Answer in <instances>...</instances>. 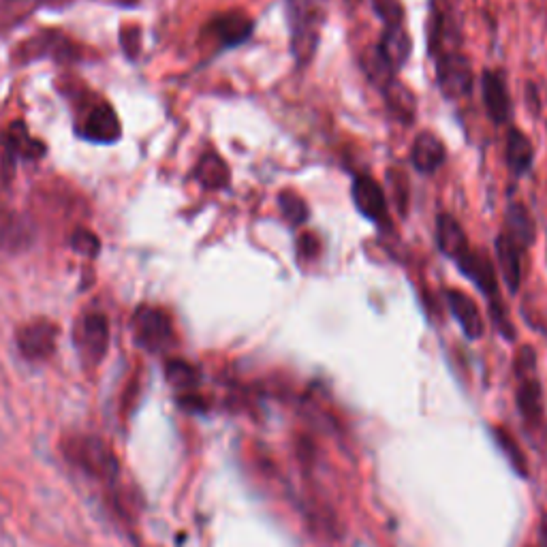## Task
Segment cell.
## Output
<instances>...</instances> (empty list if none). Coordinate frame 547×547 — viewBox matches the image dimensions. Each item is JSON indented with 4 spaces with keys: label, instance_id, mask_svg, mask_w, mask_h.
Instances as JSON below:
<instances>
[{
    "label": "cell",
    "instance_id": "cell-1",
    "mask_svg": "<svg viewBox=\"0 0 547 547\" xmlns=\"http://www.w3.org/2000/svg\"><path fill=\"white\" fill-rule=\"evenodd\" d=\"M291 52L300 67L315 56L325 22V0H285Z\"/></svg>",
    "mask_w": 547,
    "mask_h": 547
},
{
    "label": "cell",
    "instance_id": "cell-28",
    "mask_svg": "<svg viewBox=\"0 0 547 547\" xmlns=\"http://www.w3.org/2000/svg\"><path fill=\"white\" fill-rule=\"evenodd\" d=\"M71 246H73L75 253H80L84 257H97L99 250H101L99 238L88 229H77L71 236Z\"/></svg>",
    "mask_w": 547,
    "mask_h": 547
},
{
    "label": "cell",
    "instance_id": "cell-19",
    "mask_svg": "<svg viewBox=\"0 0 547 547\" xmlns=\"http://www.w3.org/2000/svg\"><path fill=\"white\" fill-rule=\"evenodd\" d=\"M5 139H7L9 152L24 161H39V159H43L45 152H48V148H45L43 142H39V139H35L28 133L26 124L22 120L11 122Z\"/></svg>",
    "mask_w": 547,
    "mask_h": 547
},
{
    "label": "cell",
    "instance_id": "cell-24",
    "mask_svg": "<svg viewBox=\"0 0 547 547\" xmlns=\"http://www.w3.org/2000/svg\"><path fill=\"white\" fill-rule=\"evenodd\" d=\"M518 406L528 424H537L541 419V387L535 379H524L518 389Z\"/></svg>",
    "mask_w": 547,
    "mask_h": 547
},
{
    "label": "cell",
    "instance_id": "cell-32",
    "mask_svg": "<svg viewBox=\"0 0 547 547\" xmlns=\"http://www.w3.org/2000/svg\"><path fill=\"white\" fill-rule=\"evenodd\" d=\"M539 535H541V547H547V515L541 522V528H539Z\"/></svg>",
    "mask_w": 547,
    "mask_h": 547
},
{
    "label": "cell",
    "instance_id": "cell-15",
    "mask_svg": "<svg viewBox=\"0 0 547 547\" xmlns=\"http://www.w3.org/2000/svg\"><path fill=\"white\" fill-rule=\"evenodd\" d=\"M411 50H413L411 37L402 24L385 28L377 52L381 54V58L387 62V65L394 69V73L406 65V60H409L411 56Z\"/></svg>",
    "mask_w": 547,
    "mask_h": 547
},
{
    "label": "cell",
    "instance_id": "cell-17",
    "mask_svg": "<svg viewBox=\"0 0 547 547\" xmlns=\"http://www.w3.org/2000/svg\"><path fill=\"white\" fill-rule=\"evenodd\" d=\"M436 244H439L441 253L453 261L471 248L462 225L451 214H441L436 218Z\"/></svg>",
    "mask_w": 547,
    "mask_h": 547
},
{
    "label": "cell",
    "instance_id": "cell-2",
    "mask_svg": "<svg viewBox=\"0 0 547 547\" xmlns=\"http://www.w3.org/2000/svg\"><path fill=\"white\" fill-rule=\"evenodd\" d=\"M65 456L75 466H80L84 473L97 479H116L120 473V464L116 453L112 451L103 439L97 436H71V439L62 445Z\"/></svg>",
    "mask_w": 547,
    "mask_h": 547
},
{
    "label": "cell",
    "instance_id": "cell-12",
    "mask_svg": "<svg viewBox=\"0 0 547 547\" xmlns=\"http://www.w3.org/2000/svg\"><path fill=\"white\" fill-rule=\"evenodd\" d=\"M210 30L216 41L221 43V48H238L253 35V20L242 11H229L214 18Z\"/></svg>",
    "mask_w": 547,
    "mask_h": 547
},
{
    "label": "cell",
    "instance_id": "cell-31",
    "mask_svg": "<svg viewBox=\"0 0 547 547\" xmlns=\"http://www.w3.org/2000/svg\"><path fill=\"white\" fill-rule=\"evenodd\" d=\"M319 253V240L315 233H302L298 238V257L302 259H312Z\"/></svg>",
    "mask_w": 547,
    "mask_h": 547
},
{
    "label": "cell",
    "instance_id": "cell-13",
    "mask_svg": "<svg viewBox=\"0 0 547 547\" xmlns=\"http://www.w3.org/2000/svg\"><path fill=\"white\" fill-rule=\"evenodd\" d=\"M481 95L486 112L494 124H505L511 116V99L505 88V82L500 80L498 73L483 71L481 75Z\"/></svg>",
    "mask_w": 547,
    "mask_h": 547
},
{
    "label": "cell",
    "instance_id": "cell-30",
    "mask_svg": "<svg viewBox=\"0 0 547 547\" xmlns=\"http://www.w3.org/2000/svg\"><path fill=\"white\" fill-rule=\"evenodd\" d=\"M142 30H139L137 26L133 24H127L122 30H120V43H122V50L124 54H127L129 58H135L139 54V48H142Z\"/></svg>",
    "mask_w": 547,
    "mask_h": 547
},
{
    "label": "cell",
    "instance_id": "cell-6",
    "mask_svg": "<svg viewBox=\"0 0 547 547\" xmlns=\"http://www.w3.org/2000/svg\"><path fill=\"white\" fill-rule=\"evenodd\" d=\"M80 135L95 144H116L122 135V129L114 107L105 101L90 105L84 112Z\"/></svg>",
    "mask_w": 547,
    "mask_h": 547
},
{
    "label": "cell",
    "instance_id": "cell-9",
    "mask_svg": "<svg viewBox=\"0 0 547 547\" xmlns=\"http://www.w3.org/2000/svg\"><path fill=\"white\" fill-rule=\"evenodd\" d=\"M353 203L355 208L362 212V216H366L368 221L377 223V225H385L389 223V214H387V199L381 186L374 182L368 176H357L353 180Z\"/></svg>",
    "mask_w": 547,
    "mask_h": 547
},
{
    "label": "cell",
    "instance_id": "cell-16",
    "mask_svg": "<svg viewBox=\"0 0 547 547\" xmlns=\"http://www.w3.org/2000/svg\"><path fill=\"white\" fill-rule=\"evenodd\" d=\"M496 257L500 265V274L505 278V285L511 293L520 289L522 283V248L515 244L505 233H500L496 240Z\"/></svg>",
    "mask_w": 547,
    "mask_h": 547
},
{
    "label": "cell",
    "instance_id": "cell-14",
    "mask_svg": "<svg viewBox=\"0 0 547 547\" xmlns=\"http://www.w3.org/2000/svg\"><path fill=\"white\" fill-rule=\"evenodd\" d=\"M447 159V150L439 137L430 131L419 133L413 142L411 148V161L417 171L421 174H434L436 169H441V165Z\"/></svg>",
    "mask_w": 547,
    "mask_h": 547
},
{
    "label": "cell",
    "instance_id": "cell-23",
    "mask_svg": "<svg viewBox=\"0 0 547 547\" xmlns=\"http://www.w3.org/2000/svg\"><path fill=\"white\" fill-rule=\"evenodd\" d=\"M381 90H383V97L387 101V107L398 116V120L413 122V118H415L413 92L404 84H400L398 80H392L389 84H385Z\"/></svg>",
    "mask_w": 547,
    "mask_h": 547
},
{
    "label": "cell",
    "instance_id": "cell-25",
    "mask_svg": "<svg viewBox=\"0 0 547 547\" xmlns=\"http://www.w3.org/2000/svg\"><path fill=\"white\" fill-rule=\"evenodd\" d=\"M167 381L174 385L180 392H193V389L199 385V372L193 364L184 362V359H169L165 366Z\"/></svg>",
    "mask_w": 547,
    "mask_h": 547
},
{
    "label": "cell",
    "instance_id": "cell-21",
    "mask_svg": "<svg viewBox=\"0 0 547 547\" xmlns=\"http://www.w3.org/2000/svg\"><path fill=\"white\" fill-rule=\"evenodd\" d=\"M195 178L206 191L227 189L231 174L227 163L216 152H206L195 167Z\"/></svg>",
    "mask_w": 547,
    "mask_h": 547
},
{
    "label": "cell",
    "instance_id": "cell-27",
    "mask_svg": "<svg viewBox=\"0 0 547 547\" xmlns=\"http://www.w3.org/2000/svg\"><path fill=\"white\" fill-rule=\"evenodd\" d=\"M494 439H496L500 451L505 453L507 460L511 462V466L515 468V471H518L520 475H522V473L526 475V458H524L522 449L518 447V443L513 441V436H511L507 430L498 428V430H494Z\"/></svg>",
    "mask_w": 547,
    "mask_h": 547
},
{
    "label": "cell",
    "instance_id": "cell-7",
    "mask_svg": "<svg viewBox=\"0 0 547 547\" xmlns=\"http://www.w3.org/2000/svg\"><path fill=\"white\" fill-rule=\"evenodd\" d=\"M58 325L39 319L24 325L18 332V349L26 359H33V362H41V359H48L56 351L58 342Z\"/></svg>",
    "mask_w": 547,
    "mask_h": 547
},
{
    "label": "cell",
    "instance_id": "cell-5",
    "mask_svg": "<svg viewBox=\"0 0 547 547\" xmlns=\"http://www.w3.org/2000/svg\"><path fill=\"white\" fill-rule=\"evenodd\" d=\"M75 345L90 364H99L109 347V321L101 312H88L75 327Z\"/></svg>",
    "mask_w": 547,
    "mask_h": 547
},
{
    "label": "cell",
    "instance_id": "cell-10",
    "mask_svg": "<svg viewBox=\"0 0 547 547\" xmlns=\"http://www.w3.org/2000/svg\"><path fill=\"white\" fill-rule=\"evenodd\" d=\"M445 302L451 310L453 319L458 321V325L462 327V332L466 338L477 340L483 336V330H486V325H483V317L477 308V304L468 298V295L460 289H447L445 291Z\"/></svg>",
    "mask_w": 547,
    "mask_h": 547
},
{
    "label": "cell",
    "instance_id": "cell-11",
    "mask_svg": "<svg viewBox=\"0 0 547 547\" xmlns=\"http://www.w3.org/2000/svg\"><path fill=\"white\" fill-rule=\"evenodd\" d=\"M75 54H77L75 45L65 35L54 33V30H43V33L35 35L33 39H28L20 48L22 60H33V58H41V56L71 60Z\"/></svg>",
    "mask_w": 547,
    "mask_h": 547
},
{
    "label": "cell",
    "instance_id": "cell-26",
    "mask_svg": "<svg viewBox=\"0 0 547 547\" xmlns=\"http://www.w3.org/2000/svg\"><path fill=\"white\" fill-rule=\"evenodd\" d=\"M278 206L283 212V218L291 227H300L310 218L308 203L293 191H283L278 195Z\"/></svg>",
    "mask_w": 547,
    "mask_h": 547
},
{
    "label": "cell",
    "instance_id": "cell-8",
    "mask_svg": "<svg viewBox=\"0 0 547 547\" xmlns=\"http://www.w3.org/2000/svg\"><path fill=\"white\" fill-rule=\"evenodd\" d=\"M458 270L475 283V287L490 298L492 306H498V283H496V270L490 263V259L479 253V250L468 248L462 257L456 259Z\"/></svg>",
    "mask_w": 547,
    "mask_h": 547
},
{
    "label": "cell",
    "instance_id": "cell-18",
    "mask_svg": "<svg viewBox=\"0 0 547 547\" xmlns=\"http://www.w3.org/2000/svg\"><path fill=\"white\" fill-rule=\"evenodd\" d=\"M33 242V231L22 216L13 212H0V250L18 253Z\"/></svg>",
    "mask_w": 547,
    "mask_h": 547
},
{
    "label": "cell",
    "instance_id": "cell-3",
    "mask_svg": "<svg viewBox=\"0 0 547 547\" xmlns=\"http://www.w3.org/2000/svg\"><path fill=\"white\" fill-rule=\"evenodd\" d=\"M133 332L137 345L150 353H161L174 345V323L161 308H137L133 317Z\"/></svg>",
    "mask_w": 547,
    "mask_h": 547
},
{
    "label": "cell",
    "instance_id": "cell-22",
    "mask_svg": "<svg viewBox=\"0 0 547 547\" xmlns=\"http://www.w3.org/2000/svg\"><path fill=\"white\" fill-rule=\"evenodd\" d=\"M505 159H507V167L515 176H524L530 169V165H533L535 150H533V144H530V139L522 131L511 129L507 133Z\"/></svg>",
    "mask_w": 547,
    "mask_h": 547
},
{
    "label": "cell",
    "instance_id": "cell-20",
    "mask_svg": "<svg viewBox=\"0 0 547 547\" xmlns=\"http://www.w3.org/2000/svg\"><path fill=\"white\" fill-rule=\"evenodd\" d=\"M505 236L511 238L522 250L528 248L535 240V223L530 218L524 203L513 201L509 203L507 214H505Z\"/></svg>",
    "mask_w": 547,
    "mask_h": 547
},
{
    "label": "cell",
    "instance_id": "cell-29",
    "mask_svg": "<svg viewBox=\"0 0 547 547\" xmlns=\"http://www.w3.org/2000/svg\"><path fill=\"white\" fill-rule=\"evenodd\" d=\"M372 9L377 11L379 18L387 26H398L402 24V5L398 0H372Z\"/></svg>",
    "mask_w": 547,
    "mask_h": 547
},
{
    "label": "cell",
    "instance_id": "cell-4",
    "mask_svg": "<svg viewBox=\"0 0 547 547\" xmlns=\"http://www.w3.org/2000/svg\"><path fill=\"white\" fill-rule=\"evenodd\" d=\"M436 82L447 99H464L473 90L471 60L458 52L441 54L436 60Z\"/></svg>",
    "mask_w": 547,
    "mask_h": 547
}]
</instances>
